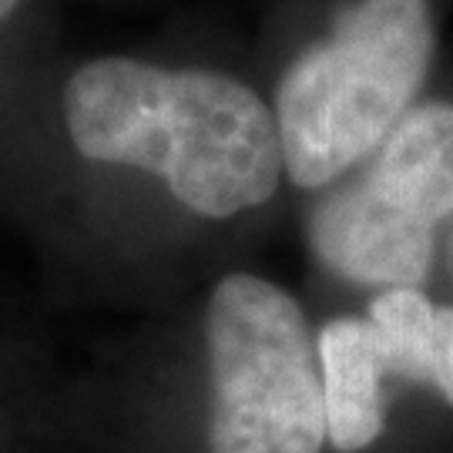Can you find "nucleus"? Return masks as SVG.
<instances>
[{"label":"nucleus","instance_id":"4","mask_svg":"<svg viewBox=\"0 0 453 453\" xmlns=\"http://www.w3.org/2000/svg\"><path fill=\"white\" fill-rule=\"evenodd\" d=\"M453 215V104H420L336 185L309 219L316 256L363 286L417 289L434 259V226Z\"/></svg>","mask_w":453,"mask_h":453},{"label":"nucleus","instance_id":"2","mask_svg":"<svg viewBox=\"0 0 453 453\" xmlns=\"http://www.w3.org/2000/svg\"><path fill=\"white\" fill-rule=\"evenodd\" d=\"M434 58L426 0H359L326 41L303 50L275 97L282 165L323 188L370 158L406 118Z\"/></svg>","mask_w":453,"mask_h":453},{"label":"nucleus","instance_id":"1","mask_svg":"<svg viewBox=\"0 0 453 453\" xmlns=\"http://www.w3.org/2000/svg\"><path fill=\"white\" fill-rule=\"evenodd\" d=\"M65 121L84 158L151 172L205 219L256 209L279 188L275 114L226 74L91 61L65 84Z\"/></svg>","mask_w":453,"mask_h":453},{"label":"nucleus","instance_id":"7","mask_svg":"<svg viewBox=\"0 0 453 453\" xmlns=\"http://www.w3.org/2000/svg\"><path fill=\"white\" fill-rule=\"evenodd\" d=\"M17 4H20V0H0V20H7V17L14 14Z\"/></svg>","mask_w":453,"mask_h":453},{"label":"nucleus","instance_id":"3","mask_svg":"<svg viewBox=\"0 0 453 453\" xmlns=\"http://www.w3.org/2000/svg\"><path fill=\"white\" fill-rule=\"evenodd\" d=\"M211 453H319L326 396L319 349L286 289L259 275L222 279L209 299Z\"/></svg>","mask_w":453,"mask_h":453},{"label":"nucleus","instance_id":"6","mask_svg":"<svg viewBox=\"0 0 453 453\" xmlns=\"http://www.w3.org/2000/svg\"><path fill=\"white\" fill-rule=\"evenodd\" d=\"M366 319L387 376L434 383L453 403V306H434L420 289H387Z\"/></svg>","mask_w":453,"mask_h":453},{"label":"nucleus","instance_id":"5","mask_svg":"<svg viewBox=\"0 0 453 453\" xmlns=\"http://www.w3.org/2000/svg\"><path fill=\"white\" fill-rule=\"evenodd\" d=\"M326 437L342 453L370 447L383 434V380L370 319L342 316L319 333Z\"/></svg>","mask_w":453,"mask_h":453}]
</instances>
